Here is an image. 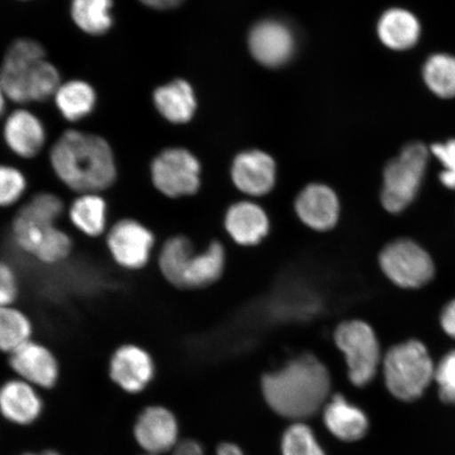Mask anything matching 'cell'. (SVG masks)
I'll return each instance as SVG.
<instances>
[{
	"label": "cell",
	"instance_id": "cell-1",
	"mask_svg": "<svg viewBox=\"0 0 455 455\" xmlns=\"http://www.w3.org/2000/svg\"><path fill=\"white\" fill-rule=\"evenodd\" d=\"M50 162L57 178L79 195L109 189L117 176L116 157L108 141L77 130L66 131L56 140Z\"/></svg>",
	"mask_w": 455,
	"mask_h": 455
},
{
	"label": "cell",
	"instance_id": "cell-2",
	"mask_svg": "<svg viewBox=\"0 0 455 455\" xmlns=\"http://www.w3.org/2000/svg\"><path fill=\"white\" fill-rule=\"evenodd\" d=\"M265 400L273 411L289 419L311 417L330 390L328 370L316 357L300 355L261 382Z\"/></svg>",
	"mask_w": 455,
	"mask_h": 455
},
{
	"label": "cell",
	"instance_id": "cell-3",
	"mask_svg": "<svg viewBox=\"0 0 455 455\" xmlns=\"http://www.w3.org/2000/svg\"><path fill=\"white\" fill-rule=\"evenodd\" d=\"M64 212V202L53 193L34 196L20 209L12 221L16 246L47 265L59 264L68 259L73 242L56 225Z\"/></svg>",
	"mask_w": 455,
	"mask_h": 455
},
{
	"label": "cell",
	"instance_id": "cell-4",
	"mask_svg": "<svg viewBox=\"0 0 455 455\" xmlns=\"http://www.w3.org/2000/svg\"><path fill=\"white\" fill-rule=\"evenodd\" d=\"M158 265L164 277L175 287H206L218 281L223 273L225 250L214 242L206 251L196 253L186 236H174L164 243Z\"/></svg>",
	"mask_w": 455,
	"mask_h": 455
},
{
	"label": "cell",
	"instance_id": "cell-5",
	"mask_svg": "<svg viewBox=\"0 0 455 455\" xmlns=\"http://www.w3.org/2000/svg\"><path fill=\"white\" fill-rule=\"evenodd\" d=\"M383 363L387 388L398 400H417L435 377V368L428 351L417 340L395 346Z\"/></svg>",
	"mask_w": 455,
	"mask_h": 455
},
{
	"label": "cell",
	"instance_id": "cell-6",
	"mask_svg": "<svg viewBox=\"0 0 455 455\" xmlns=\"http://www.w3.org/2000/svg\"><path fill=\"white\" fill-rule=\"evenodd\" d=\"M429 152L422 142H412L384 171L382 204L387 212H403L418 195L428 163Z\"/></svg>",
	"mask_w": 455,
	"mask_h": 455
},
{
	"label": "cell",
	"instance_id": "cell-7",
	"mask_svg": "<svg viewBox=\"0 0 455 455\" xmlns=\"http://www.w3.org/2000/svg\"><path fill=\"white\" fill-rule=\"evenodd\" d=\"M334 339L348 363L352 384L363 387L371 382L380 362L379 345L372 328L361 321L345 322L335 330Z\"/></svg>",
	"mask_w": 455,
	"mask_h": 455
},
{
	"label": "cell",
	"instance_id": "cell-8",
	"mask_svg": "<svg viewBox=\"0 0 455 455\" xmlns=\"http://www.w3.org/2000/svg\"><path fill=\"white\" fill-rule=\"evenodd\" d=\"M152 183L164 196L180 198L196 195L201 187V164L191 152L171 148L151 164Z\"/></svg>",
	"mask_w": 455,
	"mask_h": 455
},
{
	"label": "cell",
	"instance_id": "cell-9",
	"mask_svg": "<svg viewBox=\"0 0 455 455\" xmlns=\"http://www.w3.org/2000/svg\"><path fill=\"white\" fill-rule=\"evenodd\" d=\"M379 264L385 275L403 288L422 287L435 273L428 253L408 240L396 241L386 246L379 255Z\"/></svg>",
	"mask_w": 455,
	"mask_h": 455
},
{
	"label": "cell",
	"instance_id": "cell-10",
	"mask_svg": "<svg viewBox=\"0 0 455 455\" xmlns=\"http://www.w3.org/2000/svg\"><path fill=\"white\" fill-rule=\"evenodd\" d=\"M106 244L118 266L135 271L144 268L149 263L156 236L140 221L123 219L108 231Z\"/></svg>",
	"mask_w": 455,
	"mask_h": 455
},
{
	"label": "cell",
	"instance_id": "cell-11",
	"mask_svg": "<svg viewBox=\"0 0 455 455\" xmlns=\"http://www.w3.org/2000/svg\"><path fill=\"white\" fill-rule=\"evenodd\" d=\"M45 60L43 45L30 38L11 44L0 67V84L7 99L16 104L28 101V83L39 62Z\"/></svg>",
	"mask_w": 455,
	"mask_h": 455
},
{
	"label": "cell",
	"instance_id": "cell-12",
	"mask_svg": "<svg viewBox=\"0 0 455 455\" xmlns=\"http://www.w3.org/2000/svg\"><path fill=\"white\" fill-rule=\"evenodd\" d=\"M249 49L259 64L277 68L292 59L295 38L292 31L283 22L264 20L255 25L250 32Z\"/></svg>",
	"mask_w": 455,
	"mask_h": 455
},
{
	"label": "cell",
	"instance_id": "cell-13",
	"mask_svg": "<svg viewBox=\"0 0 455 455\" xmlns=\"http://www.w3.org/2000/svg\"><path fill=\"white\" fill-rule=\"evenodd\" d=\"M110 377L129 394H139L155 377V362L142 347L126 344L114 351L110 360Z\"/></svg>",
	"mask_w": 455,
	"mask_h": 455
},
{
	"label": "cell",
	"instance_id": "cell-14",
	"mask_svg": "<svg viewBox=\"0 0 455 455\" xmlns=\"http://www.w3.org/2000/svg\"><path fill=\"white\" fill-rule=\"evenodd\" d=\"M10 366L20 379L42 388L53 387L60 375L59 362L47 347L28 340L10 355Z\"/></svg>",
	"mask_w": 455,
	"mask_h": 455
},
{
	"label": "cell",
	"instance_id": "cell-15",
	"mask_svg": "<svg viewBox=\"0 0 455 455\" xmlns=\"http://www.w3.org/2000/svg\"><path fill=\"white\" fill-rule=\"evenodd\" d=\"M231 176L237 189L246 195L265 196L275 185V159L263 151L243 152L233 162Z\"/></svg>",
	"mask_w": 455,
	"mask_h": 455
},
{
	"label": "cell",
	"instance_id": "cell-16",
	"mask_svg": "<svg viewBox=\"0 0 455 455\" xmlns=\"http://www.w3.org/2000/svg\"><path fill=\"white\" fill-rule=\"evenodd\" d=\"M134 435L142 449L149 454L158 455L176 445L179 426L168 409L153 406L140 415Z\"/></svg>",
	"mask_w": 455,
	"mask_h": 455
},
{
	"label": "cell",
	"instance_id": "cell-17",
	"mask_svg": "<svg viewBox=\"0 0 455 455\" xmlns=\"http://www.w3.org/2000/svg\"><path fill=\"white\" fill-rule=\"evenodd\" d=\"M295 212L313 230L327 231L337 225L339 203L331 188L321 184L307 186L295 201Z\"/></svg>",
	"mask_w": 455,
	"mask_h": 455
},
{
	"label": "cell",
	"instance_id": "cell-18",
	"mask_svg": "<svg viewBox=\"0 0 455 455\" xmlns=\"http://www.w3.org/2000/svg\"><path fill=\"white\" fill-rule=\"evenodd\" d=\"M4 138L16 156L32 158L42 151L45 130L41 119L24 109L10 114L4 126Z\"/></svg>",
	"mask_w": 455,
	"mask_h": 455
},
{
	"label": "cell",
	"instance_id": "cell-19",
	"mask_svg": "<svg viewBox=\"0 0 455 455\" xmlns=\"http://www.w3.org/2000/svg\"><path fill=\"white\" fill-rule=\"evenodd\" d=\"M43 403L34 386L24 379H12L0 388V412L15 424L34 422L41 414Z\"/></svg>",
	"mask_w": 455,
	"mask_h": 455
},
{
	"label": "cell",
	"instance_id": "cell-20",
	"mask_svg": "<svg viewBox=\"0 0 455 455\" xmlns=\"http://www.w3.org/2000/svg\"><path fill=\"white\" fill-rule=\"evenodd\" d=\"M225 226L228 233L237 243L253 246L268 235L269 220L258 204L241 202L228 210Z\"/></svg>",
	"mask_w": 455,
	"mask_h": 455
},
{
	"label": "cell",
	"instance_id": "cell-21",
	"mask_svg": "<svg viewBox=\"0 0 455 455\" xmlns=\"http://www.w3.org/2000/svg\"><path fill=\"white\" fill-rule=\"evenodd\" d=\"M156 110L172 124L191 121L196 110V99L189 83L183 79L158 87L153 93Z\"/></svg>",
	"mask_w": 455,
	"mask_h": 455
},
{
	"label": "cell",
	"instance_id": "cell-22",
	"mask_svg": "<svg viewBox=\"0 0 455 455\" xmlns=\"http://www.w3.org/2000/svg\"><path fill=\"white\" fill-rule=\"evenodd\" d=\"M323 420L338 439L355 442L363 439L368 431V419L360 409L350 405L341 395H335L323 412Z\"/></svg>",
	"mask_w": 455,
	"mask_h": 455
},
{
	"label": "cell",
	"instance_id": "cell-23",
	"mask_svg": "<svg viewBox=\"0 0 455 455\" xmlns=\"http://www.w3.org/2000/svg\"><path fill=\"white\" fill-rule=\"evenodd\" d=\"M378 34L386 47L407 50L418 43L420 36L419 22L412 13L403 9H390L380 17Z\"/></svg>",
	"mask_w": 455,
	"mask_h": 455
},
{
	"label": "cell",
	"instance_id": "cell-24",
	"mask_svg": "<svg viewBox=\"0 0 455 455\" xmlns=\"http://www.w3.org/2000/svg\"><path fill=\"white\" fill-rule=\"evenodd\" d=\"M69 219L84 235L100 237L108 229V204L100 193L79 195L69 207Z\"/></svg>",
	"mask_w": 455,
	"mask_h": 455
},
{
	"label": "cell",
	"instance_id": "cell-25",
	"mask_svg": "<svg viewBox=\"0 0 455 455\" xmlns=\"http://www.w3.org/2000/svg\"><path fill=\"white\" fill-rule=\"evenodd\" d=\"M54 100L67 121L78 122L94 110L96 93L88 83L71 81L60 85Z\"/></svg>",
	"mask_w": 455,
	"mask_h": 455
},
{
	"label": "cell",
	"instance_id": "cell-26",
	"mask_svg": "<svg viewBox=\"0 0 455 455\" xmlns=\"http://www.w3.org/2000/svg\"><path fill=\"white\" fill-rule=\"evenodd\" d=\"M113 0H72L71 17L89 36H104L113 25Z\"/></svg>",
	"mask_w": 455,
	"mask_h": 455
},
{
	"label": "cell",
	"instance_id": "cell-27",
	"mask_svg": "<svg viewBox=\"0 0 455 455\" xmlns=\"http://www.w3.org/2000/svg\"><path fill=\"white\" fill-rule=\"evenodd\" d=\"M33 325L30 318L13 306L0 307V351L11 355L31 340Z\"/></svg>",
	"mask_w": 455,
	"mask_h": 455
},
{
	"label": "cell",
	"instance_id": "cell-28",
	"mask_svg": "<svg viewBox=\"0 0 455 455\" xmlns=\"http://www.w3.org/2000/svg\"><path fill=\"white\" fill-rule=\"evenodd\" d=\"M424 79L428 88L442 99L455 96V57L435 54L426 61Z\"/></svg>",
	"mask_w": 455,
	"mask_h": 455
},
{
	"label": "cell",
	"instance_id": "cell-29",
	"mask_svg": "<svg viewBox=\"0 0 455 455\" xmlns=\"http://www.w3.org/2000/svg\"><path fill=\"white\" fill-rule=\"evenodd\" d=\"M60 76L56 67L48 60L39 62L28 83V101H45L54 98L60 87Z\"/></svg>",
	"mask_w": 455,
	"mask_h": 455
},
{
	"label": "cell",
	"instance_id": "cell-30",
	"mask_svg": "<svg viewBox=\"0 0 455 455\" xmlns=\"http://www.w3.org/2000/svg\"><path fill=\"white\" fill-rule=\"evenodd\" d=\"M283 455H325L308 426L294 424L284 432Z\"/></svg>",
	"mask_w": 455,
	"mask_h": 455
},
{
	"label": "cell",
	"instance_id": "cell-31",
	"mask_svg": "<svg viewBox=\"0 0 455 455\" xmlns=\"http://www.w3.org/2000/svg\"><path fill=\"white\" fill-rule=\"evenodd\" d=\"M26 189L27 180L19 169L0 164V208L14 206Z\"/></svg>",
	"mask_w": 455,
	"mask_h": 455
},
{
	"label": "cell",
	"instance_id": "cell-32",
	"mask_svg": "<svg viewBox=\"0 0 455 455\" xmlns=\"http://www.w3.org/2000/svg\"><path fill=\"white\" fill-rule=\"evenodd\" d=\"M443 402L455 405V350L443 358L435 369V377Z\"/></svg>",
	"mask_w": 455,
	"mask_h": 455
},
{
	"label": "cell",
	"instance_id": "cell-33",
	"mask_svg": "<svg viewBox=\"0 0 455 455\" xmlns=\"http://www.w3.org/2000/svg\"><path fill=\"white\" fill-rule=\"evenodd\" d=\"M431 152L443 166L440 174L442 184L455 190V140L432 146Z\"/></svg>",
	"mask_w": 455,
	"mask_h": 455
},
{
	"label": "cell",
	"instance_id": "cell-34",
	"mask_svg": "<svg viewBox=\"0 0 455 455\" xmlns=\"http://www.w3.org/2000/svg\"><path fill=\"white\" fill-rule=\"evenodd\" d=\"M20 286L12 267L0 260V307L13 306L19 298Z\"/></svg>",
	"mask_w": 455,
	"mask_h": 455
},
{
	"label": "cell",
	"instance_id": "cell-35",
	"mask_svg": "<svg viewBox=\"0 0 455 455\" xmlns=\"http://www.w3.org/2000/svg\"><path fill=\"white\" fill-rule=\"evenodd\" d=\"M173 455H204L203 449L195 441H186L175 448ZM218 455H243L241 449L233 443H226L218 448Z\"/></svg>",
	"mask_w": 455,
	"mask_h": 455
},
{
	"label": "cell",
	"instance_id": "cell-36",
	"mask_svg": "<svg viewBox=\"0 0 455 455\" xmlns=\"http://www.w3.org/2000/svg\"><path fill=\"white\" fill-rule=\"evenodd\" d=\"M441 323L443 331L455 339V299L443 311Z\"/></svg>",
	"mask_w": 455,
	"mask_h": 455
},
{
	"label": "cell",
	"instance_id": "cell-37",
	"mask_svg": "<svg viewBox=\"0 0 455 455\" xmlns=\"http://www.w3.org/2000/svg\"><path fill=\"white\" fill-rule=\"evenodd\" d=\"M140 2L151 9L169 10L179 7L184 0H140Z\"/></svg>",
	"mask_w": 455,
	"mask_h": 455
},
{
	"label": "cell",
	"instance_id": "cell-38",
	"mask_svg": "<svg viewBox=\"0 0 455 455\" xmlns=\"http://www.w3.org/2000/svg\"><path fill=\"white\" fill-rule=\"evenodd\" d=\"M5 100H7V95H5L3 85L0 84V116H3L5 109Z\"/></svg>",
	"mask_w": 455,
	"mask_h": 455
},
{
	"label": "cell",
	"instance_id": "cell-39",
	"mask_svg": "<svg viewBox=\"0 0 455 455\" xmlns=\"http://www.w3.org/2000/svg\"><path fill=\"white\" fill-rule=\"evenodd\" d=\"M25 455H60V454L54 452V451H45L41 454H25Z\"/></svg>",
	"mask_w": 455,
	"mask_h": 455
},
{
	"label": "cell",
	"instance_id": "cell-40",
	"mask_svg": "<svg viewBox=\"0 0 455 455\" xmlns=\"http://www.w3.org/2000/svg\"><path fill=\"white\" fill-rule=\"evenodd\" d=\"M148 455H155V454H148Z\"/></svg>",
	"mask_w": 455,
	"mask_h": 455
}]
</instances>
